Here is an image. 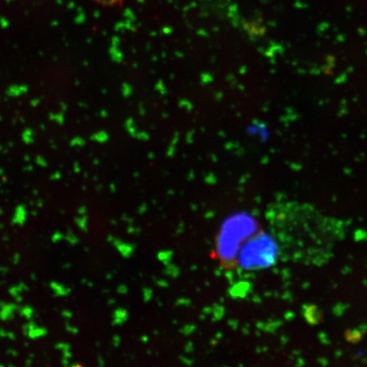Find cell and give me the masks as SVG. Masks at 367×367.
Segmentation results:
<instances>
[{
  "label": "cell",
  "mask_w": 367,
  "mask_h": 367,
  "mask_svg": "<svg viewBox=\"0 0 367 367\" xmlns=\"http://www.w3.org/2000/svg\"><path fill=\"white\" fill-rule=\"evenodd\" d=\"M255 220L246 214H237L229 218L221 229L218 251L225 263H232L238 257L242 245L256 234Z\"/></svg>",
  "instance_id": "cell-1"
},
{
  "label": "cell",
  "mask_w": 367,
  "mask_h": 367,
  "mask_svg": "<svg viewBox=\"0 0 367 367\" xmlns=\"http://www.w3.org/2000/svg\"><path fill=\"white\" fill-rule=\"evenodd\" d=\"M280 253L275 237L264 232L256 233L240 249L239 264L246 270H262L275 264Z\"/></svg>",
  "instance_id": "cell-2"
},
{
  "label": "cell",
  "mask_w": 367,
  "mask_h": 367,
  "mask_svg": "<svg viewBox=\"0 0 367 367\" xmlns=\"http://www.w3.org/2000/svg\"><path fill=\"white\" fill-rule=\"evenodd\" d=\"M304 316L310 324L316 325L320 323L321 320V313L317 309L316 305H307L305 306Z\"/></svg>",
  "instance_id": "cell-3"
},
{
  "label": "cell",
  "mask_w": 367,
  "mask_h": 367,
  "mask_svg": "<svg viewBox=\"0 0 367 367\" xmlns=\"http://www.w3.org/2000/svg\"><path fill=\"white\" fill-rule=\"evenodd\" d=\"M363 333L360 328L356 329H349L345 332V339L348 342L352 343V344H357L361 341L362 339Z\"/></svg>",
  "instance_id": "cell-4"
},
{
  "label": "cell",
  "mask_w": 367,
  "mask_h": 367,
  "mask_svg": "<svg viewBox=\"0 0 367 367\" xmlns=\"http://www.w3.org/2000/svg\"><path fill=\"white\" fill-rule=\"evenodd\" d=\"M27 329V333H28V336L31 339H38L40 337L46 335L47 331L44 328H38L37 326L34 327H31V325H28L26 327Z\"/></svg>",
  "instance_id": "cell-5"
},
{
  "label": "cell",
  "mask_w": 367,
  "mask_h": 367,
  "mask_svg": "<svg viewBox=\"0 0 367 367\" xmlns=\"http://www.w3.org/2000/svg\"><path fill=\"white\" fill-rule=\"evenodd\" d=\"M50 286H51L52 289L54 290V292L56 293V295L66 296L70 293H69L70 292L69 288H66L62 285L58 284L56 282H52Z\"/></svg>",
  "instance_id": "cell-6"
},
{
  "label": "cell",
  "mask_w": 367,
  "mask_h": 367,
  "mask_svg": "<svg viewBox=\"0 0 367 367\" xmlns=\"http://www.w3.org/2000/svg\"><path fill=\"white\" fill-rule=\"evenodd\" d=\"M348 306L347 304H343V303H339V304H336L335 306L333 307V312L336 316H342L344 315L346 310H347Z\"/></svg>",
  "instance_id": "cell-7"
},
{
  "label": "cell",
  "mask_w": 367,
  "mask_h": 367,
  "mask_svg": "<svg viewBox=\"0 0 367 367\" xmlns=\"http://www.w3.org/2000/svg\"><path fill=\"white\" fill-rule=\"evenodd\" d=\"M26 209L24 208V206H18L17 208H16V210H15V213H14V218H13V220H14V219H16L18 217H20L21 224H22L23 223H24V222L26 221Z\"/></svg>",
  "instance_id": "cell-8"
},
{
  "label": "cell",
  "mask_w": 367,
  "mask_h": 367,
  "mask_svg": "<svg viewBox=\"0 0 367 367\" xmlns=\"http://www.w3.org/2000/svg\"><path fill=\"white\" fill-rule=\"evenodd\" d=\"M355 241H367V231L364 229H357L354 234Z\"/></svg>",
  "instance_id": "cell-9"
},
{
  "label": "cell",
  "mask_w": 367,
  "mask_h": 367,
  "mask_svg": "<svg viewBox=\"0 0 367 367\" xmlns=\"http://www.w3.org/2000/svg\"><path fill=\"white\" fill-rule=\"evenodd\" d=\"M95 2L103 4V5H113L121 0H95Z\"/></svg>",
  "instance_id": "cell-10"
},
{
  "label": "cell",
  "mask_w": 367,
  "mask_h": 367,
  "mask_svg": "<svg viewBox=\"0 0 367 367\" xmlns=\"http://www.w3.org/2000/svg\"><path fill=\"white\" fill-rule=\"evenodd\" d=\"M341 272L343 275H348V274H350V273L352 272V268L350 266H344V268L342 269Z\"/></svg>",
  "instance_id": "cell-11"
},
{
  "label": "cell",
  "mask_w": 367,
  "mask_h": 367,
  "mask_svg": "<svg viewBox=\"0 0 367 367\" xmlns=\"http://www.w3.org/2000/svg\"><path fill=\"white\" fill-rule=\"evenodd\" d=\"M360 329H361V331H362V333H366L367 332V324H362L361 326H360V327H359Z\"/></svg>",
  "instance_id": "cell-12"
},
{
  "label": "cell",
  "mask_w": 367,
  "mask_h": 367,
  "mask_svg": "<svg viewBox=\"0 0 367 367\" xmlns=\"http://www.w3.org/2000/svg\"><path fill=\"white\" fill-rule=\"evenodd\" d=\"M335 356L336 358H340L342 356V351L341 350H337L335 352Z\"/></svg>",
  "instance_id": "cell-13"
},
{
  "label": "cell",
  "mask_w": 367,
  "mask_h": 367,
  "mask_svg": "<svg viewBox=\"0 0 367 367\" xmlns=\"http://www.w3.org/2000/svg\"><path fill=\"white\" fill-rule=\"evenodd\" d=\"M351 223H352V219H349V220L345 222V225H346V226H350Z\"/></svg>",
  "instance_id": "cell-14"
}]
</instances>
